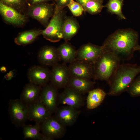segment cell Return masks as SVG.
Masks as SVG:
<instances>
[{
    "instance_id": "6da1fadb",
    "label": "cell",
    "mask_w": 140,
    "mask_h": 140,
    "mask_svg": "<svg viewBox=\"0 0 140 140\" xmlns=\"http://www.w3.org/2000/svg\"><path fill=\"white\" fill-rule=\"evenodd\" d=\"M138 32L131 29H120L110 35L102 46L121 61L130 60L139 45Z\"/></svg>"
},
{
    "instance_id": "7a4b0ae2",
    "label": "cell",
    "mask_w": 140,
    "mask_h": 140,
    "mask_svg": "<svg viewBox=\"0 0 140 140\" xmlns=\"http://www.w3.org/2000/svg\"><path fill=\"white\" fill-rule=\"evenodd\" d=\"M140 73V66L137 64H120L109 84L110 88L107 94L119 95L125 91L137 76Z\"/></svg>"
},
{
    "instance_id": "3957f363",
    "label": "cell",
    "mask_w": 140,
    "mask_h": 140,
    "mask_svg": "<svg viewBox=\"0 0 140 140\" xmlns=\"http://www.w3.org/2000/svg\"><path fill=\"white\" fill-rule=\"evenodd\" d=\"M121 61L112 53L103 50L93 65L94 79L106 81L109 84Z\"/></svg>"
},
{
    "instance_id": "277c9868",
    "label": "cell",
    "mask_w": 140,
    "mask_h": 140,
    "mask_svg": "<svg viewBox=\"0 0 140 140\" xmlns=\"http://www.w3.org/2000/svg\"><path fill=\"white\" fill-rule=\"evenodd\" d=\"M64 9L56 8L53 15L46 28L42 30L41 35L47 40L55 43L62 39V29L66 17Z\"/></svg>"
},
{
    "instance_id": "5b68a950",
    "label": "cell",
    "mask_w": 140,
    "mask_h": 140,
    "mask_svg": "<svg viewBox=\"0 0 140 140\" xmlns=\"http://www.w3.org/2000/svg\"><path fill=\"white\" fill-rule=\"evenodd\" d=\"M54 3H42L28 6L24 14L37 20L45 27L48 25L50 18L55 10Z\"/></svg>"
},
{
    "instance_id": "8992f818",
    "label": "cell",
    "mask_w": 140,
    "mask_h": 140,
    "mask_svg": "<svg viewBox=\"0 0 140 140\" xmlns=\"http://www.w3.org/2000/svg\"><path fill=\"white\" fill-rule=\"evenodd\" d=\"M8 111L12 123L17 127H23L28 120V106L20 99L11 100Z\"/></svg>"
},
{
    "instance_id": "52a82bcc",
    "label": "cell",
    "mask_w": 140,
    "mask_h": 140,
    "mask_svg": "<svg viewBox=\"0 0 140 140\" xmlns=\"http://www.w3.org/2000/svg\"><path fill=\"white\" fill-rule=\"evenodd\" d=\"M68 66L70 76L91 80L94 78L93 65L86 61L76 59Z\"/></svg>"
},
{
    "instance_id": "ba28073f",
    "label": "cell",
    "mask_w": 140,
    "mask_h": 140,
    "mask_svg": "<svg viewBox=\"0 0 140 140\" xmlns=\"http://www.w3.org/2000/svg\"><path fill=\"white\" fill-rule=\"evenodd\" d=\"M65 127L54 116H51L41 125V131L47 140H53L63 136Z\"/></svg>"
},
{
    "instance_id": "9c48e42d",
    "label": "cell",
    "mask_w": 140,
    "mask_h": 140,
    "mask_svg": "<svg viewBox=\"0 0 140 140\" xmlns=\"http://www.w3.org/2000/svg\"><path fill=\"white\" fill-rule=\"evenodd\" d=\"M70 76L68 66L58 63L52 66L50 81L57 89L63 88L67 86Z\"/></svg>"
},
{
    "instance_id": "30bf717a",
    "label": "cell",
    "mask_w": 140,
    "mask_h": 140,
    "mask_svg": "<svg viewBox=\"0 0 140 140\" xmlns=\"http://www.w3.org/2000/svg\"><path fill=\"white\" fill-rule=\"evenodd\" d=\"M0 13L6 23L15 26H22L27 20V16L1 2H0Z\"/></svg>"
},
{
    "instance_id": "8fae6325",
    "label": "cell",
    "mask_w": 140,
    "mask_h": 140,
    "mask_svg": "<svg viewBox=\"0 0 140 140\" xmlns=\"http://www.w3.org/2000/svg\"><path fill=\"white\" fill-rule=\"evenodd\" d=\"M103 50L102 46L90 43L84 44L77 50L76 59L84 61L94 65Z\"/></svg>"
},
{
    "instance_id": "7c38bea8",
    "label": "cell",
    "mask_w": 140,
    "mask_h": 140,
    "mask_svg": "<svg viewBox=\"0 0 140 140\" xmlns=\"http://www.w3.org/2000/svg\"><path fill=\"white\" fill-rule=\"evenodd\" d=\"M42 87L39 100L52 114L58 108L57 89L51 83Z\"/></svg>"
},
{
    "instance_id": "4fadbf2b",
    "label": "cell",
    "mask_w": 140,
    "mask_h": 140,
    "mask_svg": "<svg viewBox=\"0 0 140 140\" xmlns=\"http://www.w3.org/2000/svg\"><path fill=\"white\" fill-rule=\"evenodd\" d=\"M58 102L78 109L83 104L82 94L72 88L66 86L64 91L58 95Z\"/></svg>"
},
{
    "instance_id": "5bb4252c",
    "label": "cell",
    "mask_w": 140,
    "mask_h": 140,
    "mask_svg": "<svg viewBox=\"0 0 140 140\" xmlns=\"http://www.w3.org/2000/svg\"><path fill=\"white\" fill-rule=\"evenodd\" d=\"M27 75L30 82L43 87L50 81L51 71L44 66H34L29 69Z\"/></svg>"
},
{
    "instance_id": "9a60e30c",
    "label": "cell",
    "mask_w": 140,
    "mask_h": 140,
    "mask_svg": "<svg viewBox=\"0 0 140 140\" xmlns=\"http://www.w3.org/2000/svg\"><path fill=\"white\" fill-rule=\"evenodd\" d=\"M28 120L41 125L51 117L52 113L39 100L28 106Z\"/></svg>"
},
{
    "instance_id": "2e32d148",
    "label": "cell",
    "mask_w": 140,
    "mask_h": 140,
    "mask_svg": "<svg viewBox=\"0 0 140 140\" xmlns=\"http://www.w3.org/2000/svg\"><path fill=\"white\" fill-rule=\"evenodd\" d=\"M54 113V117L65 127L72 125L75 123L80 111L77 109L66 106L58 108Z\"/></svg>"
},
{
    "instance_id": "e0dca14e",
    "label": "cell",
    "mask_w": 140,
    "mask_h": 140,
    "mask_svg": "<svg viewBox=\"0 0 140 140\" xmlns=\"http://www.w3.org/2000/svg\"><path fill=\"white\" fill-rule=\"evenodd\" d=\"M38 59L40 64L46 66H52L60 61L57 48L50 46L41 48L38 53Z\"/></svg>"
},
{
    "instance_id": "ac0fdd59",
    "label": "cell",
    "mask_w": 140,
    "mask_h": 140,
    "mask_svg": "<svg viewBox=\"0 0 140 140\" xmlns=\"http://www.w3.org/2000/svg\"><path fill=\"white\" fill-rule=\"evenodd\" d=\"M42 87L30 82L24 87L20 100L27 106L39 101Z\"/></svg>"
},
{
    "instance_id": "d6986e66",
    "label": "cell",
    "mask_w": 140,
    "mask_h": 140,
    "mask_svg": "<svg viewBox=\"0 0 140 140\" xmlns=\"http://www.w3.org/2000/svg\"><path fill=\"white\" fill-rule=\"evenodd\" d=\"M80 27L79 22L75 18L66 16L62 27V39L65 41L70 40L78 33Z\"/></svg>"
},
{
    "instance_id": "ffe728a7",
    "label": "cell",
    "mask_w": 140,
    "mask_h": 140,
    "mask_svg": "<svg viewBox=\"0 0 140 140\" xmlns=\"http://www.w3.org/2000/svg\"><path fill=\"white\" fill-rule=\"evenodd\" d=\"M95 83V82L91 80L70 76L67 86L72 88L82 94L91 90Z\"/></svg>"
},
{
    "instance_id": "44dd1931",
    "label": "cell",
    "mask_w": 140,
    "mask_h": 140,
    "mask_svg": "<svg viewBox=\"0 0 140 140\" xmlns=\"http://www.w3.org/2000/svg\"><path fill=\"white\" fill-rule=\"evenodd\" d=\"M57 48L60 60L63 63L70 64L76 59L77 50L68 41H65Z\"/></svg>"
},
{
    "instance_id": "7402d4cb",
    "label": "cell",
    "mask_w": 140,
    "mask_h": 140,
    "mask_svg": "<svg viewBox=\"0 0 140 140\" xmlns=\"http://www.w3.org/2000/svg\"><path fill=\"white\" fill-rule=\"evenodd\" d=\"M106 94L102 89L97 88L92 89L88 92L86 99L87 107L92 109L99 106L104 100Z\"/></svg>"
},
{
    "instance_id": "603a6c76",
    "label": "cell",
    "mask_w": 140,
    "mask_h": 140,
    "mask_svg": "<svg viewBox=\"0 0 140 140\" xmlns=\"http://www.w3.org/2000/svg\"><path fill=\"white\" fill-rule=\"evenodd\" d=\"M42 30L32 29L19 33L14 39V42L19 45L25 46L33 42L40 35Z\"/></svg>"
},
{
    "instance_id": "cb8c5ba5",
    "label": "cell",
    "mask_w": 140,
    "mask_h": 140,
    "mask_svg": "<svg viewBox=\"0 0 140 140\" xmlns=\"http://www.w3.org/2000/svg\"><path fill=\"white\" fill-rule=\"evenodd\" d=\"M23 134L24 139H31L39 140H47L41 131V125L36 123L34 125H24Z\"/></svg>"
},
{
    "instance_id": "d4e9b609",
    "label": "cell",
    "mask_w": 140,
    "mask_h": 140,
    "mask_svg": "<svg viewBox=\"0 0 140 140\" xmlns=\"http://www.w3.org/2000/svg\"><path fill=\"white\" fill-rule=\"evenodd\" d=\"M123 2L124 0H108L104 7L111 14L116 15L121 19H125L126 17L122 11Z\"/></svg>"
},
{
    "instance_id": "484cf974",
    "label": "cell",
    "mask_w": 140,
    "mask_h": 140,
    "mask_svg": "<svg viewBox=\"0 0 140 140\" xmlns=\"http://www.w3.org/2000/svg\"><path fill=\"white\" fill-rule=\"evenodd\" d=\"M100 0H90L83 6L85 11L92 15L100 13L104 5Z\"/></svg>"
},
{
    "instance_id": "4316f807",
    "label": "cell",
    "mask_w": 140,
    "mask_h": 140,
    "mask_svg": "<svg viewBox=\"0 0 140 140\" xmlns=\"http://www.w3.org/2000/svg\"><path fill=\"white\" fill-rule=\"evenodd\" d=\"M27 0H0V2L24 13L28 6Z\"/></svg>"
},
{
    "instance_id": "83f0119b",
    "label": "cell",
    "mask_w": 140,
    "mask_h": 140,
    "mask_svg": "<svg viewBox=\"0 0 140 140\" xmlns=\"http://www.w3.org/2000/svg\"><path fill=\"white\" fill-rule=\"evenodd\" d=\"M127 91L132 97L140 96V75L134 79Z\"/></svg>"
},
{
    "instance_id": "f1b7e54d",
    "label": "cell",
    "mask_w": 140,
    "mask_h": 140,
    "mask_svg": "<svg viewBox=\"0 0 140 140\" xmlns=\"http://www.w3.org/2000/svg\"><path fill=\"white\" fill-rule=\"evenodd\" d=\"M67 7L75 17L80 16L85 11L83 6L74 0H71Z\"/></svg>"
},
{
    "instance_id": "f546056e",
    "label": "cell",
    "mask_w": 140,
    "mask_h": 140,
    "mask_svg": "<svg viewBox=\"0 0 140 140\" xmlns=\"http://www.w3.org/2000/svg\"><path fill=\"white\" fill-rule=\"evenodd\" d=\"M71 0H55L54 2L55 8L59 10L64 9L67 6Z\"/></svg>"
},
{
    "instance_id": "4dcf8cb0",
    "label": "cell",
    "mask_w": 140,
    "mask_h": 140,
    "mask_svg": "<svg viewBox=\"0 0 140 140\" xmlns=\"http://www.w3.org/2000/svg\"><path fill=\"white\" fill-rule=\"evenodd\" d=\"M28 6H31L36 4L44 3L52 1L54 2L53 0H27Z\"/></svg>"
},
{
    "instance_id": "1f68e13d",
    "label": "cell",
    "mask_w": 140,
    "mask_h": 140,
    "mask_svg": "<svg viewBox=\"0 0 140 140\" xmlns=\"http://www.w3.org/2000/svg\"><path fill=\"white\" fill-rule=\"evenodd\" d=\"M13 72L11 71L6 75L4 77L7 80H11L13 77Z\"/></svg>"
},
{
    "instance_id": "d6a6232c",
    "label": "cell",
    "mask_w": 140,
    "mask_h": 140,
    "mask_svg": "<svg viewBox=\"0 0 140 140\" xmlns=\"http://www.w3.org/2000/svg\"><path fill=\"white\" fill-rule=\"evenodd\" d=\"M82 6L90 0H74Z\"/></svg>"
},
{
    "instance_id": "836d02e7",
    "label": "cell",
    "mask_w": 140,
    "mask_h": 140,
    "mask_svg": "<svg viewBox=\"0 0 140 140\" xmlns=\"http://www.w3.org/2000/svg\"><path fill=\"white\" fill-rule=\"evenodd\" d=\"M0 70L1 72L2 73H5L6 71V67L4 66H2L1 67Z\"/></svg>"
},
{
    "instance_id": "e575fe53",
    "label": "cell",
    "mask_w": 140,
    "mask_h": 140,
    "mask_svg": "<svg viewBox=\"0 0 140 140\" xmlns=\"http://www.w3.org/2000/svg\"><path fill=\"white\" fill-rule=\"evenodd\" d=\"M137 51H138L139 52H140V45H139L137 48Z\"/></svg>"
},
{
    "instance_id": "d590c367",
    "label": "cell",
    "mask_w": 140,
    "mask_h": 140,
    "mask_svg": "<svg viewBox=\"0 0 140 140\" xmlns=\"http://www.w3.org/2000/svg\"><path fill=\"white\" fill-rule=\"evenodd\" d=\"M101 1L102 3L103 2V0H100Z\"/></svg>"
},
{
    "instance_id": "8d00e7d4",
    "label": "cell",
    "mask_w": 140,
    "mask_h": 140,
    "mask_svg": "<svg viewBox=\"0 0 140 140\" xmlns=\"http://www.w3.org/2000/svg\"><path fill=\"white\" fill-rule=\"evenodd\" d=\"M54 1V2L55 0H53Z\"/></svg>"
}]
</instances>
